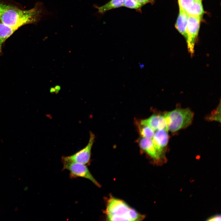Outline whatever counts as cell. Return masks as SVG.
<instances>
[{
	"mask_svg": "<svg viewBox=\"0 0 221 221\" xmlns=\"http://www.w3.org/2000/svg\"><path fill=\"white\" fill-rule=\"evenodd\" d=\"M201 18L189 16L186 29V40L188 51L192 56L194 53Z\"/></svg>",
	"mask_w": 221,
	"mask_h": 221,
	"instance_id": "8992f818",
	"label": "cell"
},
{
	"mask_svg": "<svg viewBox=\"0 0 221 221\" xmlns=\"http://www.w3.org/2000/svg\"><path fill=\"white\" fill-rule=\"evenodd\" d=\"M141 124L149 126L154 130L164 129L167 130L164 115L153 114L149 118L142 120Z\"/></svg>",
	"mask_w": 221,
	"mask_h": 221,
	"instance_id": "ba28073f",
	"label": "cell"
},
{
	"mask_svg": "<svg viewBox=\"0 0 221 221\" xmlns=\"http://www.w3.org/2000/svg\"><path fill=\"white\" fill-rule=\"evenodd\" d=\"M1 3V2H0V6Z\"/></svg>",
	"mask_w": 221,
	"mask_h": 221,
	"instance_id": "44dd1931",
	"label": "cell"
},
{
	"mask_svg": "<svg viewBox=\"0 0 221 221\" xmlns=\"http://www.w3.org/2000/svg\"><path fill=\"white\" fill-rule=\"evenodd\" d=\"M208 221H220L221 220V215H217L211 217L207 220Z\"/></svg>",
	"mask_w": 221,
	"mask_h": 221,
	"instance_id": "e0dca14e",
	"label": "cell"
},
{
	"mask_svg": "<svg viewBox=\"0 0 221 221\" xmlns=\"http://www.w3.org/2000/svg\"><path fill=\"white\" fill-rule=\"evenodd\" d=\"M139 143L140 148L153 159L157 160L159 159L160 157L151 138H143L140 140Z\"/></svg>",
	"mask_w": 221,
	"mask_h": 221,
	"instance_id": "9c48e42d",
	"label": "cell"
},
{
	"mask_svg": "<svg viewBox=\"0 0 221 221\" xmlns=\"http://www.w3.org/2000/svg\"><path fill=\"white\" fill-rule=\"evenodd\" d=\"M95 139L94 135L90 132L89 140L87 145L73 154L62 156L61 157L62 162H75L89 165L90 163L91 150Z\"/></svg>",
	"mask_w": 221,
	"mask_h": 221,
	"instance_id": "5b68a950",
	"label": "cell"
},
{
	"mask_svg": "<svg viewBox=\"0 0 221 221\" xmlns=\"http://www.w3.org/2000/svg\"><path fill=\"white\" fill-rule=\"evenodd\" d=\"M167 129L172 132L185 128L192 123L193 114L188 108H176L164 115Z\"/></svg>",
	"mask_w": 221,
	"mask_h": 221,
	"instance_id": "3957f363",
	"label": "cell"
},
{
	"mask_svg": "<svg viewBox=\"0 0 221 221\" xmlns=\"http://www.w3.org/2000/svg\"><path fill=\"white\" fill-rule=\"evenodd\" d=\"M188 17L185 11L179 9V14L175 24L176 29L185 38Z\"/></svg>",
	"mask_w": 221,
	"mask_h": 221,
	"instance_id": "30bf717a",
	"label": "cell"
},
{
	"mask_svg": "<svg viewBox=\"0 0 221 221\" xmlns=\"http://www.w3.org/2000/svg\"><path fill=\"white\" fill-rule=\"evenodd\" d=\"M105 212L109 221H140L145 218L123 200L114 197L108 200Z\"/></svg>",
	"mask_w": 221,
	"mask_h": 221,
	"instance_id": "7a4b0ae2",
	"label": "cell"
},
{
	"mask_svg": "<svg viewBox=\"0 0 221 221\" xmlns=\"http://www.w3.org/2000/svg\"><path fill=\"white\" fill-rule=\"evenodd\" d=\"M126 0H110L101 6L94 5V7L97 9L98 13L103 14L109 10L123 6Z\"/></svg>",
	"mask_w": 221,
	"mask_h": 221,
	"instance_id": "8fae6325",
	"label": "cell"
},
{
	"mask_svg": "<svg viewBox=\"0 0 221 221\" xmlns=\"http://www.w3.org/2000/svg\"><path fill=\"white\" fill-rule=\"evenodd\" d=\"M186 12L188 16L201 18L204 12L201 1L194 0L192 6Z\"/></svg>",
	"mask_w": 221,
	"mask_h": 221,
	"instance_id": "7c38bea8",
	"label": "cell"
},
{
	"mask_svg": "<svg viewBox=\"0 0 221 221\" xmlns=\"http://www.w3.org/2000/svg\"><path fill=\"white\" fill-rule=\"evenodd\" d=\"M167 131L164 129L157 130L152 138L153 142L160 157L168 143L169 136Z\"/></svg>",
	"mask_w": 221,
	"mask_h": 221,
	"instance_id": "52a82bcc",
	"label": "cell"
},
{
	"mask_svg": "<svg viewBox=\"0 0 221 221\" xmlns=\"http://www.w3.org/2000/svg\"><path fill=\"white\" fill-rule=\"evenodd\" d=\"M195 0H178L179 9L186 12L190 8Z\"/></svg>",
	"mask_w": 221,
	"mask_h": 221,
	"instance_id": "9a60e30c",
	"label": "cell"
},
{
	"mask_svg": "<svg viewBox=\"0 0 221 221\" xmlns=\"http://www.w3.org/2000/svg\"><path fill=\"white\" fill-rule=\"evenodd\" d=\"M54 87L55 89L56 93L58 92L61 89L60 86L59 85H56Z\"/></svg>",
	"mask_w": 221,
	"mask_h": 221,
	"instance_id": "ac0fdd59",
	"label": "cell"
},
{
	"mask_svg": "<svg viewBox=\"0 0 221 221\" xmlns=\"http://www.w3.org/2000/svg\"><path fill=\"white\" fill-rule=\"evenodd\" d=\"M50 91L51 93L56 92V90L54 87H51L50 89Z\"/></svg>",
	"mask_w": 221,
	"mask_h": 221,
	"instance_id": "d6986e66",
	"label": "cell"
},
{
	"mask_svg": "<svg viewBox=\"0 0 221 221\" xmlns=\"http://www.w3.org/2000/svg\"><path fill=\"white\" fill-rule=\"evenodd\" d=\"M49 14L41 2H37L33 8L27 10L2 3L0 9V22L15 31L23 25L37 23Z\"/></svg>",
	"mask_w": 221,
	"mask_h": 221,
	"instance_id": "6da1fadb",
	"label": "cell"
},
{
	"mask_svg": "<svg viewBox=\"0 0 221 221\" xmlns=\"http://www.w3.org/2000/svg\"><path fill=\"white\" fill-rule=\"evenodd\" d=\"M144 6L146 4L150 3L153 4L154 2V0H134Z\"/></svg>",
	"mask_w": 221,
	"mask_h": 221,
	"instance_id": "2e32d148",
	"label": "cell"
},
{
	"mask_svg": "<svg viewBox=\"0 0 221 221\" xmlns=\"http://www.w3.org/2000/svg\"><path fill=\"white\" fill-rule=\"evenodd\" d=\"M143 6L134 0H126L123 6L135 9L140 12L141 10V8Z\"/></svg>",
	"mask_w": 221,
	"mask_h": 221,
	"instance_id": "5bb4252c",
	"label": "cell"
},
{
	"mask_svg": "<svg viewBox=\"0 0 221 221\" xmlns=\"http://www.w3.org/2000/svg\"><path fill=\"white\" fill-rule=\"evenodd\" d=\"M195 0L199 1H202V0Z\"/></svg>",
	"mask_w": 221,
	"mask_h": 221,
	"instance_id": "ffe728a7",
	"label": "cell"
},
{
	"mask_svg": "<svg viewBox=\"0 0 221 221\" xmlns=\"http://www.w3.org/2000/svg\"><path fill=\"white\" fill-rule=\"evenodd\" d=\"M63 170L67 169L70 172V177L71 179L82 177L87 179L91 181L98 187H100V184L92 176L87 165L75 162H63Z\"/></svg>",
	"mask_w": 221,
	"mask_h": 221,
	"instance_id": "277c9868",
	"label": "cell"
},
{
	"mask_svg": "<svg viewBox=\"0 0 221 221\" xmlns=\"http://www.w3.org/2000/svg\"><path fill=\"white\" fill-rule=\"evenodd\" d=\"M141 125V127L139 129V132L141 136L144 138H152L155 133V130L149 126L142 125Z\"/></svg>",
	"mask_w": 221,
	"mask_h": 221,
	"instance_id": "4fadbf2b",
	"label": "cell"
}]
</instances>
